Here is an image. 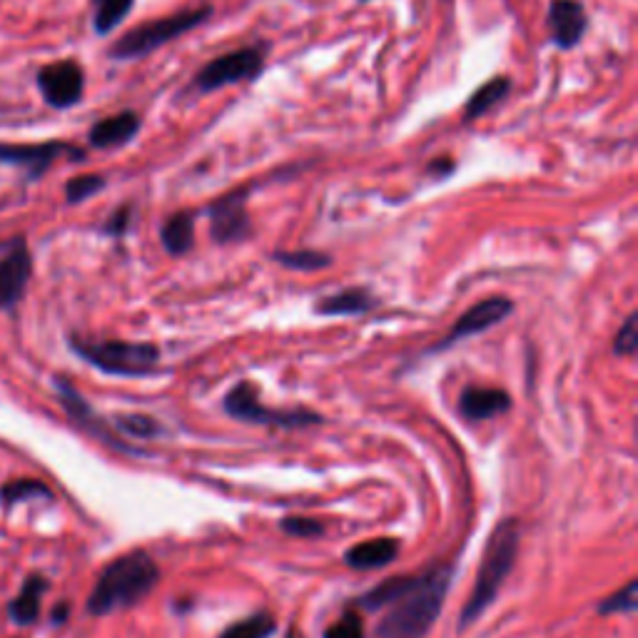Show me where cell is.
I'll use <instances>...</instances> for the list:
<instances>
[{
  "label": "cell",
  "instance_id": "cell-1",
  "mask_svg": "<svg viewBox=\"0 0 638 638\" xmlns=\"http://www.w3.org/2000/svg\"><path fill=\"white\" fill-rule=\"evenodd\" d=\"M451 569L437 567L417 577L414 586L392 604V612L382 618L377 638H424L437 622L449 594Z\"/></svg>",
  "mask_w": 638,
  "mask_h": 638
},
{
  "label": "cell",
  "instance_id": "cell-2",
  "mask_svg": "<svg viewBox=\"0 0 638 638\" xmlns=\"http://www.w3.org/2000/svg\"><path fill=\"white\" fill-rule=\"evenodd\" d=\"M157 581H160V569L150 553L141 549L125 553L100 573L88 598V612L92 616H105L120 608H131L150 594Z\"/></svg>",
  "mask_w": 638,
  "mask_h": 638
},
{
  "label": "cell",
  "instance_id": "cell-3",
  "mask_svg": "<svg viewBox=\"0 0 638 638\" xmlns=\"http://www.w3.org/2000/svg\"><path fill=\"white\" fill-rule=\"evenodd\" d=\"M516 553H519V524H516V519L499 522L492 539L486 541L482 563H479L474 591H471L467 606L461 608V628L474 624L486 612L489 604L499 596L506 577L514 569Z\"/></svg>",
  "mask_w": 638,
  "mask_h": 638
},
{
  "label": "cell",
  "instance_id": "cell-4",
  "mask_svg": "<svg viewBox=\"0 0 638 638\" xmlns=\"http://www.w3.org/2000/svg\"><path fill=\"white\" fill-rule=\"evenodd\" d=\"M212 18V5L190 8V11H180L168 18H157L153 23L137 25L131 33H125L113 48H110V58L115 60H133L150 55L153 51L163 48L172 41H178L180 35L195 31L198 25L208 23Z\"/></svg>",
  "mask_w": 638,
  "mask_h": 638
},
{
  "label": "cell",
  "instance_id": "cell-5",
  "mask_svg": "<svg viewBox=\"0 0 638 638\" xmlns=\"http://www.w3.org/2000/svg\"><path fill=\"white\" fill-rule=\"evenodd\" d=\"M70 345L92 367L108 374L141 377L150 374L160 362V352L153 345H135V342H86L72 337Z\"/></svg>",
  "mask_w": 638,
  "mask_h": 638
},
{
  "label": "cell",
  "instance_id": "cell-6",
  "mask_svg": "<svg viewBox=\"0 0 638 638\" xmlns=\"http://www.w3.org/2000/svg\"><path fill=\"white\" fill-rule=\"evenodd\" d=\"M225 412L237 422L262 424V427L298 429V427H307V424L322 422L317 414L304 412V410L300 412L270 410V406H265L260 400H257L255 384H249V382H239L230 390V394L225 396Z\"/></svg>",
  "mask_w": 638,
  "mask_h": 638
},
{
  "label": "cell",
  "instance_id": "cell-7",
  "mask_svg": "<svg viewBox=\"0 0 638 638\" xmlns=\"http://www.w3.org/2000/svg\"><path fill=\"white\" fill-rule=\"evenodd\" d=\"M265 68V53L262 48H239L233 53L217 55L202 68L192 86L200 92H215L220 88L237 86V82H249L260 76Z\"/></svg>",
  "mask_w": 638,
  "mask_h": 638
},
{
  "label": "cell",
  "instance_id": "cell-8",
  "mask_svg": "<svg viewBox=\"0 0 638 638\" xmlns=\"http://www.w3.org/2000/svg\"><path fill=\"white\" fill-rule=\"evenodd\" d=\"M210 217V235L220 245H233L243 243L249 235V215H247V188L233 190L227 195L217 198L208 208Z\"/></svg>",
  "mask_w": 638,
  "mask_h": 638
},
{
  "label": "cell",
  "instance_id": "cell-9",
  "mask_svg": "<svg viewBox=\"0 0 638 638\" xmlns=\"http://www.w3.org/2000/svg\"><path fill=\"white\" fill-rule=\"evenodd\" d=\"M38 86L43 98L48 100L53 108H70L82 98V88H86V76L82 68L72 60L53 63V66L43 68L38 76Z\"/></svg>",
  "mask_w": 638,
  "mask_h": 638
},
{
  "label": "cell",
  "instance_id": "cell-10",
  "mask_svg": "<svg viewBox=\"0 0 638 638\" xmlns=\"http://www.w3.org/2000/svg\"><path fill=\"white\" fill-rule=\"evenodd\" d=\"M514 304L512 300L506 298H489L484 302H479L471 307L464 317H461L447 337H444L437 347H432V352H444V349H449L451 345H457V342L467 339V337H474L479 332H486L489 327L499 325V322L506 320L508 314H512Z\"/></svg>",
  "mask_w": 638,
  "mask_h": 638
},
{
  "label": "cell",
  "instance_id": "cell-11",
  "mask_svg": "<svg viewBox=\"0 0 638 638\" xmlns=\"http://www.w3.org/2000/svg\"><path fill=\"white\" fill-rule=\"evenodd\" d=\"M549 31L557 48L571 51L584 41L589 31V15L579 0H551L549 5Z\"/></svg>",
  "mask_w": 638,
  "mask_h": 638
},
{
  "label": "cell",
  "instance_id": "cell-12",
  "mask_svg": "<svg viewBox=\"0 0 638 638\" xmlns=\"http://www.w3.org/2000/svg\"><path fill=\"white\" fill-rule=\"evenodd\" d=\"M33 260L25 245L13 247L5 257H0V307L11 310L23 298L27 280H31Z\"/></svg>",
  "mask_w": 638,
  "mask_h": 638
},
{
  "label": "cell",
  "instance_id": "cell-13",
  "mask_svg": "<svg viewBox=\"0 0 638 638\" xmlns=\"http://www.w3.org/2000/svg\"><path fill=\"white\" fill-rule=\"evenodd\" d=\"M137 131H141V117H137L133 110H125V113L105 117L92 125L88 141L92 147H103L105 150V147H120L131 143Z\"/></svg>",
  "mask_w": 638,
  "mask_h": 638
},
{
  "label": "cell",
  "instance_id": "cell-14",
  "mask_svg": "<svg viewBox=\"0 0 638 638\" xmlns=\"http://www.w3.org/2000/svg\"><path fill=\"white\" fill-rule=\"evenodd\" d=\"M508 406H512V396L504 390H479V387H469L459 396V412L474 422L492 419L496 414L506 412Z\"/></svg>",
  "mask_w": 638,
  "mask_h": 638
},
{
  "label": "cell",
  "instance_id": "cell-15",
  "mask_svg": "<svg viewBox=\"0 0 638 638\" xmlns=\"http://www.w3.org/2000/svg\"><path fill=\"white\" fill-rule=\"evenodd\" d=\"M55 384H58V392H60V400H63V406H66V412L70 414L72 419H76L80 427H86L88 432H92L96 434V437H100L103 439L105 444H113V447H117V449H123V451H127V447L123 441H117L113 434L110 432H105V427H103V422H100L96 414H92V410L88 406V402L82 400V396L72 390V387L68 384V382H63V379H55Z\"/></svg>",
  "mask_w": 638,
  "mask_h": 638
},
{
  "label": "cell",
  "instance_id": "cell-16",
  "mask_svg": "<svg viewBox=\"0 0 638 638\" xmlns=\"http://www.w3.org/2000/svg\"><path fill=\"white\" fill-rule=\"evenodd\" d=\"M60 153H70L76 157H82L80 150H72V147L63 145V143H48V145H21V147H11V145H0V160L5 163H18V165H27L33 168V172L38 175L43 168L58 157Z\"/></svg>",
  "mask_w": 638,
  "mask_h": 638
},
{
  "label": "cell",
  "instance_id": "cell-17",
  "mask_svg": "<svg viewBox=\"0 0 638 638\" xmlns=\"http://www.w3.org/2000/svg\"><path fill=\"white\" fill-rule=\"evenodd\" d=\"M396 553H400V541L396 539H372L349 549L345 561L352 569L372 571V569H382L387 567V563H392L396 559Z\"/></svg>",
  "mask_w": 638,
  "mask_h": 638
},
{
  "label": "cell",
  "instance_id": "cell-18",
  "mask_svg": "<svg viewBox=\"0 0 638 638\" xmlns=\"http://www.w3.org/2000/svg\"><path fill=\"white\" fill-rule=\"evenodd\" d=\"M377 304V300L369 294L367 290H359V287H352V290L329 294V298L320 300L314 304V312L322 314V317H345V314H362L369 312Z\"/></svg>",
  "mask_w": 638,
  "mask_h": 638
},
{
  "label": "cell",
  "instance_id": "cell-19",
  "mask_svg": "<svg viewBox=\"0 0 638 638\" xmlns=\"http://www.w3.org/2000/svg\"><path fill=\"white\" fill-rule=\"evenodd\" d=\"M45 589H48V579L41 577V573H33V577L25 579L21 594L15 596L11 608H8V612H11V618L18 626H27V624H33L35 618H38L41 598L45 594Z\"/></svg>",
  "mask_w": 638,
  "mask_h": 638
},
{
  "label": "cell",
  "instance_id": "cell-20",
  "mask_svg": "<svg viewBox=\"0 0 638 638\" xmlns=\"http://www.w3.org/2000/svg\"><path fill=\"white\" fill-rule=\"evenodd\" d=\"M160 239L170 255H184L195 245V212H178L160 230Z\"/></svg>",
  "mask_w": 638,
  "mask_h": 638
},
{
  "label": "cell",
  "instance_id": "cell-21",
  "mask_svg": "<svg viewBox=\"0 0 638 638\" xmlns=\"http://www.w3.org/2000/svg\"><path fill=\"white\" fill-rule=\"evenodd\" d=\"M508 92H512V80L504 78V76L484 82V86L467 100L464 123H474V120L486 115L489 110L496 108L499 103H502V100H506Z\"/></svg>",
  "mask_w": 638,
  "mask_h": 638
},
{
  "label": "cell",
  "instance_id": "cell-22",
  "mask_svg": "<svg viewBox=\"0 0 638 638\" xmlns=\"http://www.w3.org/2000/svg\"><path fill=\"white\" fill-rule=\"evenodd\" d=\"M414 581H417V577H392V579H387V581H382V584L369 591V594H365L362 598H359L357 604L362 606V608H367V612H379V608L392 606L396 598L404 596L406 591L414 586Z\"/></svg>",
  "mask_w": 638,
  "mask_h": 638
},
{
  "label": "cell",
  "instance_id": "cell-23",
  "mask_svg": "<svg viewBox=\"0 0 638 638\" xmlns=\"http://www.w3.org/2000/svg\"><path fill=\"white\" fill-rule=\"evenodd\" d=\"M135 0H96V31L100 35L113 33L133 11Z\"/></svg>",
  "mask_w": 638,
  "mask_h": 638
},
{
  "label": "cell",
  "instance_id": "cell-24",
  "mask_svg": "<svg viewBox=\"0 0 638 638\" xmlns=\"http://www.w3.org/2000/svg\"><path fill=\"white\" fill-rule=\"evenodd\" d=\"M275 618L270 614H255L227 628L220 638H270L275 634Z\"/></svg>",
  "mask_w": 638,
  "mask_h": 638
},
{
  "label": "cell",
  "instance_id": "cell-25",
  "mask_svg": "<svg viewBox=\"0 0 638 638\" xmlns=\"http://www.w3.org/2000/svg\"><path fill=\"white\" fill-rule=\"evenodd\" d=\"M275 260L290 267V270H300V272H314L327 267L332 260L329 255H322L317 249H292V253H275Z\"/></svg>",
  "mask_w": 638,
  "mask_h": 638
},
{
  "label": "cell",
  "instance_id": "cell-26",
  "mask_svg": "<svg viewBox=\"0 0 638 638\" xmlns=\"http://www.w3.org/2000/svg\"><path fill=\"white\" fill-rule=\"evenodd\" d=\"M0 499H3V504L13 506L18 502H23V499H53V494H51V489L41 482H33V479H18V482H11L0 489Z\"/></svg>",
  "mask_w": 638,
  "mask_h": 638
},
{
  "label": "cell",
  "instance_id": "cell-27",
  "mask_svg": "<svg viewBox=\"0 0 638 638\" xmlns=\"http://www.w3.org/2000/svg\"><path fill=\"white\" fill-rule=\"evenodd\" d=\"M105 188V180L100 178V175H80V178H72L68 182V188H66V198L68 202H82V200H88L96 195V192H100Z\"/></svg>",
  "mask_w": 638,
  "mask_h": 638
},
{
  "label": "cell",
  "instance_id": "cell-28",
  "mask_svg": "<svg viewBox=\"0 0 638 638\" xmlns=\"http://www.w3.org/2000/svg\"><path fill=\"white\" fill-rule=\"evenodd\" d=\"M117 427L120 432L133 434V437H145V439L160 434L157 422L150 417H143V414H123V417H117Z\"/></svg>",
  "mask_w": 638,
  "mask_h": 638
},
{
  "label": "cell",
  "instance_id": "cell-29",
  "mask_svg": "<svg viewBox=\"0 0 638 638\" xmlns=\"http://www.w3.org/2000/svg\"><path fill=\"white\" fill-rule=\"evenodd\" d=\"M636 591H638V584L636 581H631L626 589L618 591V594L614 596H608L604 604L598 606V614H616V612H634L636 608Z\"/></svg>",
  "mask_w": 638,
  "mask_h": 638
},
{
  "label": "cell",
  "instance_id": "cell-30",
  "mask_svg": "<svg viewBox=\"0 0 638 638\" xmlns=\"http://www.w3.org/2000/svg\"><path fill=\"white\" fill-rule=\"evenodd\" d=\"M325 638H365L362 618H359L357 612H347L339 622H335L327 628Z\"/></svg>",
  "mask_w": 638,
  "mask_h": 638
},
{
  "label": "cell",
  "instance_id": "cell-31",
  "mask_svg": "<svg viewBox=\"0 0 638 638\" xmlns=\"http://www.w3.org/2000/svg\"><path fill=\"white\" fill-rule=\"evenodd\" d=\"M280 529L290 536H300V539H312V536L325 531L317 519H307V516H287L280 522Z\"/></svg>",
  "mask_w": 638,
  "mask_h": 638
},
{
  "label": "cell",
  "instance_id": "cell-32",
  "mask_svg": "<svg viewBox=\"0 0 638 638\" xmlns=\"http://www.w3.org/2000/svg\"><path fill=\"white\" fill-rule=\"evenodd\" d=\"M636 314H628V320L624 322V327L618 329V335L614 339V349L618 355H634V349L638 345V329H636Z\"/></svg>",
  "mask_w": 638,
  "mask_h": 638
},
{
  "label": "cell",
  "instance_id": "cell-33",
  "mask_svg": "<svg viewBox=\"0 0 638 638\" xmlns=\"http://www.w3.org/2000/svg\"><path fill=\"white\" fill-rule=\"evenodd\" d=\"M127 222H131V208L117 210L115 215L110 217L108 225H105V233H110V235H123L125 230H127Z\"/></svg>",
  "mask_w": 638,
  "mask_h": 638
},
{
  "label": "cell",
  "instance_id": "cell-34",
  "mask_svg": "<svg viewBox=\"0 0 638 638\" xmlns=\"http://www.w3.org/2000/svg\"><path fill=\"white\" fill-rule=\"evenodd\" d=\"M455 170V163H444V160H434L429 165V172L432 175H439V178H447V175Z\"/></svg>",
  "mask_w": 638,
  "mask_h": 638
},
{
  "label": "cell",
  "instance_id": "cell-35",
  "mask_svg": "<svg viewBox=\"0 0 638 638\" xmlns=\"http://www.w3.org/2000/svg\"><path fill=\"white\" fill-rule=\"evenodd\" d=\"M66 616H68V606H66V604H60V606H58V612H55V624L66 622Z\"/></svg>",
  "mask_w": 638,
  "mask_h": 638
},
{
  "label": "cell",
  "instance_id": "cell-36",
  "mask_svg": "<svg viewBox=\"0 0 638 638\" xmlns=\"http://www.w3.org/2000/svg\"><path fill=\"white\" fill-rule=\"evenodd\" d=\"M359 3H369V0H359Z\"/></svg>",
  "mask_w": 638,
  "mask_h": 638
}]
</instances>
